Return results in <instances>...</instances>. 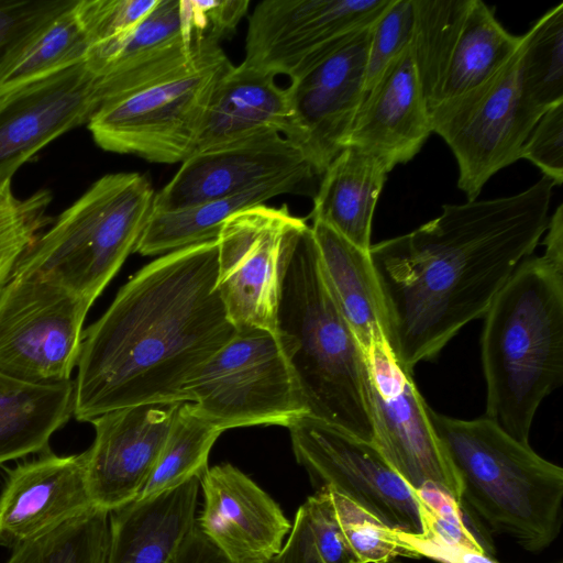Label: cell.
I'll return each mask as SVG.
<instances>
[{
    "instance_id": "obj_1",
    "label": "cell",
    "mask_w": 563,
    "mask_h": 563,
    "mask_svg": "<svg viewBox=\"0 0 563 563\" xmlns=\"http://www.w3.org/2000/svg\"><path fill=\"white\" fill-rule=\"evenodd\" d=\"M554 186L543 176L514 196L444 205L418 229L371 245L384 336L404 369L432 361L485 316L545 233Z\"/></svg>"
},
{
    "instance_id": "obj_2",
    "label": "cell",
    "mask_w": 563,
    "mask_h": 563,
    "mask_svg": "<svg viewBox=\"0 0 563 563\" xmlns=\"http://www.w3.org/2000/svg\"><path fill=\"white\" fill-rule=\"evenodd\" d=\"M217 276L216 239L161 255L121 287L84 330L74 379L78 421L188 402L189 384L236 333Z\"/></svg>"
},
{
    "instance_id": "obj_3",
    "label": "cell",
    "mask_w": 563,
    "mask_h": 563,
    "mask_svg": "<svg viewBox=\"0 0 563 563\" xmlns=\"http://www.w3.org/2000/svg\"><path fill=\"white\" fill-rule=\"evenodd\" d=\"M544 252L525 258L484 316L485 418L521 443L541 402L563 382V205L549 219Z\"/></svg>"
},
{
    "instance_id": "obj_4",
    "label": "cell",
    "mask_w": 563,
    "mask_h": 563,
    "mask_svg": "<svg viewBox=\"0 0 563 563\" xmlns=\"http://www.w3.org/2000/svg\"><path fill=\"white\" fill-rule=\"evenodd\" d=\"M276 335L307 416L374 444L366 355L328 284L310 225L284 272Z\"/></svg>"
},
{
    "instance_id": "obj_5",
    "label": "cell",
    "mask_w": 563,
    "mask_h": 563,
    "mask_svg": "<svg viewBox=\"0 0 563 563\" xmlns=\"http://www.w3.org/2000/svg\"><path fill=\"white\" fill-rule=\"evenodd\" d=\"M429 415L460 478L462 508L527 551L549 547L562 525V467L485 417Z\"/></svg>"
},
{
    "instance_id": "obj_6",
    "label": "cell",
    "mask_w": 563,
    "mask_h": 563,
    "mask_svg": "<svg viewBox=\"0 0 563 563\" xmlns=\"http://www.w3.org/2000/svg\"><path fill=\"white\" fill-rule=\"evenodd\" d=\"M154 198L145 174L103 175L36 236L12 275L51 282L91 307L135 252Z\"/></svg>"
},
{
    "instance_id": "obj_7",
    "label": "cell",
    "mask_w": 563,
    "mask_h": 563,
    "mask_svg": "<svg viewBox=\"0 0 563 563\" xmlns=\"http://www.w3.org/2000/svg\"><path fill=\"white\" fill-rule=\"evenodd\" d=\"M233 64L220 44L203 42L169 73L103 100L87 122L103 151L151 163H183L220 79Z\"/></svg>"
},
{
    "instance_id": "obj_8",
    "label": "cell",
    "mask_w": 563,
    "mask_h": 563,
    "mask_svg": "<svg viewBox=\"0 0 563 563\" xmlns=\"http://www.w3.org/2000/svg\"><path fill=\"white\" fill-rule=\"evenodd\" d=\"M188 402L222 432L257 424L291 426L307 416L276 333L236 330L187 388Z\"/></svg>"
},
{
    "instance_id": "obj_9",
    "label": "cell",
    "mask_w": 563,
    "mask_h": 563,
    "mask_svg": "<svg viewBox=\"0 0 563 563\" xmlns=\"http://www.w3.org/2000/svg\"><path fill=\"white\" fill-rule=\"evenodd\" d=\"M297 462L317 489L329 488L406 538L429 537L434 509L371 442L303 416L288 427Z\"/></svg>"
},
{
    "instance_id": "obj_10",
    "label": "cell",
    "mask_w": 563,
    "mask_h": 563,
    "mask_svg": "<svg viewBox=\"0 0 563 563\" xmlns=\"http://www.w3.org/2000/svg\"><path fill=\"white\" fill-rule=\"evenodd\" d=\"M308 227L286 205L250 207L224 222L217 238V289L236 330L276 333L284 272Z\"/></svg>"
},
{
    "instance_id": "obj_11",
    "label": "cell",
    "mask_w": 563,
    "mask_h": 563,
    "mask_svg": "<svg viewBox=\"0 0 563 563\" xmlns=\"http://www.w3.org/2000/svg\"><path fill=\"white\" fill-rule=\"evenodd\" d=\"M89 309L51 282L12 275L0 290V372L33 383L73 380Z\"/></svg>"
},
{
    "instance_id": "obj_12",
    "label": "cell",
    "mask_w": 563,
    "mask_h": 563,
    "mask_svg": "<svg viewBox=\"0 0 563 563\" xmlns=\"http://www.w3.org/2000/svg\"><path fill=\"white\" fill-rule=\"evenodd\" d=\"M523 40V37H522ZM521 46L485 85L463 99L432 109V132L452 150L457 187L476 200L498 170L520 159V151L540 115L523 102L518 69Z\"/></svg>"
},
{
    "instance_id": "obj_13",
    "label": "cell",
    "mask_w": 563,
    "mask_h": 563,
    "mask_svg": "<svg viewBox=\"0 0 563 563\" xmlns=\"http://www.w3.org/2000/svg\"><path fill=\"white\" fill-rule=\"evenodd\" d=\"M372 382L374 445L415 490H437L462 508V487L430 420L412 373L395 360L385 339L365 353Z\"/></svg>"
},
{
    "instance_id": "obj_14",
    "label": "cell",
    "mask_w": 563,
    "mask_h": 563,
    "mask_svg": "<svg viewBox=\"0 0 563 563\" xmlns=\"http://www.w3.org/2000/svg\"><path fill=\"white\" fill-rule=\"evenodd\" d=\"M391 0H263L253 9L242 64L294 80L371 26Z\"/></svg>"
},
{
    "instance_id": "obj_15",
    "label": "cell",
    "mask_w": 563,
    "mask_h": 563,
    "mask_svg": "<svg viewBox=\"0 0 563 563\" xmlns=\"http://www.w3.org/2000/svg\"><path fill=\"white\" fill-rule=\"evenodd\" d=\"M372 25L290 80L287 87L292 109L290 141L320 178L345 147L363 100Z\"/></svg>"
},
{
    "instance_id": "obj_16",
    "label": "cell",
    "mask_w": 563,
    "mask_h": 563,
    "mask_svg": "<svg viewBox=\"0 0 563 563\" xmlns=\"http://www.w3.org/2000/svg\"><path fill=\"white\" fill-rule=\"evenodd\" d=\"M179 405L132 406L90 421L95 439L85 451V461L87 486L95 508L110 512L140 496L158 461Z\"/></svg>"
},
{
    "instance_id": "obj_17",
    "label": "cell",
    "mask_w": 563,
    "mask_h": 563,
    "mask_svg": "<svg viewBox=\"0 0 563 563\" xmlns=\"http://www.w3.org/2000/svg\"><path fill=\"white\" fill-rule=\"evenodd\" d=\"M312 170L301 150L280 133L255 135L192 153L155 192L153 211L168 212L230 197L276 177Z\"/></svg>"
},
{
    "instance_id": "obj_18",
    "label": "cell",
    "mask_w": 563,
    "mask_h": 563,
    "mask_svg": "<svg viewBox=\"0 0 563 563\" xmlns=\"http://www.w3.org/2000/svg\"><path fill=\"white\" fill-rule=\"evenodd\" d=\"M201 532L233 563H268L279 554L291 523L279 505L238 467L224 463L200 478Z\"/></svg>"
},
{
    "instance_id": "obj_19",
    "label": "cell",
    "mask_w": 563,
    "mask_h": 563,
    "mask_svg": "<svg viewBox=\"0 0 563 563\" xmlns=\"http://www.w3.org/2000/svg\"><path fill=\"white\" fill-rule=\"evenodd\" d=\"M99 104L97 78L84 63L12 99L0 112V183L47 144L87 123Z\"/></svg>"
},
{
    "instance_id": "obj_20",
    "label": "cell",
    "mask_w": 563,
    "mask_h": 563,
    "mask_svg": "<svg viewBox=\"0 0 563 563\" xmlns=\"http://www.w3.org/2000/svg\"><path fill=\"white\" fill-rule=\"evenodd\" d=\"M201 43L189 26L184 0H159L131 30L90 45L84 64L97 78L101 103L183 65Z\"/></svg>"
},
{
    "instance_id": "obj_21",
    "label": "cell",
    "mask_w": 563,
    "mask_h": 563,
    "mask_svg": "<svg viewBox=\"0 0 563 563\" xmlns=\"http://www.w3.org/2000/svg\"><path fill=\"white\" fill-rule=\"evenodd\" d=\"M95 509L85 452L20 464L0 495V542L16 548Z\"/></svg>"
},
{
    "instance_id": "obj_22",
    "label": "cell",
    "mask_w": 563,
    "mask_h": 563,
    "mask_svg": "<svg viewBox=\"0 0 563 563\" xmlns=\"http://www.w3.org/2000/svg\"><path fill=\"white\" fill-rule=\"evenodd\" d=\"M432 133L410 44L367 91L346 140L384 161L390 169L409 162Z\"/></svg>"
},
{
    "instance_id": "obj_23",
    "label": "cell",
    "mask_w": 563,
    "mask_h": 563,
    "mask_svg": "<svg viewBox=\"0 0 563 563\" xmlns=\"http://www.w3.org/2000/svg\"><path fill=\"white\" fill-rule=\"evenodd\" d=\"M200 477L109 512L106 563H170L196 529Z\"/></svg>"
},
{
    "instance_id": "obj_24",
    "label": "cell",
    "mask_w": 563,
    "mask_h": 563,
    "mask_svg": "<svg viewBox=\"0 0 563 563\" xmlns=\"http://www.w3.org/2000/svg\"><path fill=\"white\" fill-rule=\"evenodd\" d=\"M275 77L242 63L233 65L213 91L195 152L272 132L290 140L289 92L276 84Z\"/></svg>"
},
{
    "instance_id": "obj_25",
    "label": "cell",
    "mask_w": 563,
    "mask_h": 563,
    "mask_svg": "<svg viewBox=\"0 0 563 563\" xmlns=\"http://www.w3.org/2000/svg\"><path fill=\"white\" fill-rule=\"evenodd\" d=\"M74 1H54L3 48L0 102L84 63L89 44L73 11Z\"/></svg>"
},
{
    "instance_id": "obj_26",
    "label": "cell",
    "mask_w": 563,
    "mask_h": 563,
    "mask_svg": "<svg viewBox=\"0 0 563 563\" xmlns=\"http://www.w3.org/2000/svg\"><path fill=\"white\" fill-rule=\"evenodd\" d=\"M390 170L380 158L344 147L322 174L309 218L368 252L375 206Z\"/></svg>"
},
{
    "instance_id": "obj_27",
    "label": "cell",
    "mask_w": 563,
    "mask_h": 563,
    "mask_svg": "<svg viewBox=\"0 0 563 563\" xmlns=\"http://www.w3.org/2000/svg\"><path fill=\"white\" fill-rule=\"evenodd\" d=\"M320 177L312 170L286 174L238 195L201 202L188 208L152 213L135 252L144 256L164 255L194 244L216 240L224 222L236 212L264 205L286 194H312Z\"/></svg>"
},
{
    "instance_id": "obj_28",
    "label": "cell",
    "mask_w": 563,
    "mask_h": 563,
    "mask_svg": "<svg viewBox=\"0 0 563 563\" xmlns=\"http://www.w3.org/2000/svg\"><path fill=\"white\" fill-rule=\"evenodd\" d=\"M74 380L43 384L0 372V464L43 451L74 416Z\"/></svg>"
},
{
    "instance_id": "obj_29",
    "label": "cell",
    "mask_w": 563,
    "mask_h": 563,
    "mask_svg": "<svg viewBox=\"0 0 563 563\" xmlns=\"http://www.w3.org/2000/svg\"><path fill=\"white\" fill-rule=\"evenodd\" d=\"M310 228L328 284L366 353L375 341L385 339L382 300L369 254L320 221H312Z\"/></svg>"
},
{
    "instance_id": "obj_30",
    "label": "cell",
    "mask_w": 563,
    "mask_h": 563,
    "mask_svg": "<svg viewBox=\"0 0 563 563\" xmlns=\"http://www.w3.org/2000/svg\"><path fill=\"white\" fill-rule=\"evenodd\" d=\"M521 43L522 35L507 32L486 3L472 0L429 112L456 102L485 85L518 52Z\"/></svg>"
},
{
    "instance_id": "obj_31",
    "label": "cell",
    "mask_w": 563,
    "mask_h": 563,
    "mask_svg": "<svg viewBox=\"0 0 563 563\" xmlns=\"http://www.w3.org/2000/svg\"><path fill=\"white\" fill-rule=\"evenodd\" d=\"M518 81L525 104L542 115L563 102V3L522 35Z\"/></svg>"
},
{
    "instance_id": "obj_32",
    "label": "cell",
    "mask_w": 563,
    "mask_h": 563,
    "mask_svg": "<svg viewBox=\"0 0 563 563\" xmlns=\"http://www.w3.org/2000/svg\"><path fill=\"white\" fill-rule=\"evenodd\" d=\"M472 0H412L411 52L419 81L433 104Z\"/></svg>"
},
{
    "instance_id": "obj_33",
    "label": "cell",
    "mask_w": 563,
    "mask_h": 563,
    "mask_svg": "<svg viewBox=\"0 0 563 563\" xmlns=\"http://www.w3.org/2000/svg\"><path fill=\"white\" fill-rule=\"evenodd\" d=\"M275 562L363 563L338 516L331 489H317L298 508Z\"/></svg>"
},
{
    "instance_id": "obj_34",
    "label": "cell",
    "mask_w": 563,
    "mask_h": 563,
    "mask_svg": "<svg viewBox=\"0 0 563 563\" xmlns=\"http://www.w3.org/2000/svg\"><path fill=\"white\" fill-rule=\"evenodd\" d=\"M222 431L201 417L192 402L179 405L158 461L137 498L174 488L208 467L209 453Z\"/></svg>"
},
{
    "instance_id": "obj_35",
    "label": "cell",
    "mask_w": 563,
    "mask_h": 563,
    "mask_svg": "<svg viewBox=\"0 0 563 563\" xmlns=\"http://www.w3.org/2000/svg\"><path fill=\"white\" fill-rule=\"evenodd\" d=\"M109 512L95 508L16 548L7 563H106Z\"/></svg>"
},
{
    "instance_id": "obj_36",
    "label": "cell",
    "mask_w": 563,
    "mask_h": 563,
    "mask_svg": "<svg viewBox=\"0 0 563 563\" xmlns=\"http://www.w3.org/2000/svg\"><path fill=\"white\" fill-rule=\"evenodd\" d=\"M11 180L0 183V290L29 246L49 223L51 192L43 189L20 199L12 190Z\"/></svg>"
},
{
    "instance_id": "obj_37",
    "label": "cell",
    "mask_w": 563,
    "mask_h": 563,
    "mask_svg": "<svg viewBox=\"0 0 563 563\" xmlns=\"http://www.w3.org/2000/svg\"><path fill=\"white\" fill-rule=\"evenodd\" d=\"M412 32V0H391L372 25L364 95L374 87L393 60L411 43Z\"/></svg>"
},
{
    "instance_id": "obj_38",
    "label": "cell",
    "mask_w": 563,
    "mask_h": 563,
    "mask_svg": "<svg viewBox=\"0 0 563 563\" xmlns=\"http://www.w3.org/2000/svg\"><path fill=\"white\" fill-rule=\"evenodd\" d=\"M159 0H80L73 11L89 44L120 35L143 21Z\"/></svg>"
},
{
    "instance_id": "obj_39",
    "label": "cell",
    "mask_w": 563,
    "mask_h": 563,
    "mask_svg": "<svg viewBox=\"0 0 563 563\" xmlns=\"http://www.w3.org/2000/svg\"><path fill=\"white\" fill-rule=\"evenodd\" d=\"M520 158L530 161L555 185H562L563 102L541 115L521 147Z\"/></svg>"
},
{
    "instance_id": "obj_40",
    "label": "cell",
    "mask_w": 563,
    "mask_h": 563,
    "mask_svg": "<svg viewBox=\"0 0 563 563\" xmlns=\"http://www.w3.org/2000/svg\"><path fill=\"white\" fill-rule=\"evenodd\" d=\"M187 20L200 42L220 44L234 35L246 15L249 0H184Z\"/></svg>"
},
{
    "instance_id": "obj_41",
    "label": "cell",
    "mask_w": 563,
    "mask_h": 563,
    "mask_svg": "<svg viewBox=\"0 0 563 563\" xmlns=\"http://www.w3.org/2000/svg\"><path fill=\"white\" fill-rule=\"evenodd\" d=\"M53 2L0 1V49Z\"/></svg>"
},
{
    "instance_id": "obj_42",
    "label": "cell",
    "mask_w": 563,
    "mask_h": 563,
    "mask_svg": "<svg viewBox=\"0 0 563 563\" xmlns=\"http://www.w3.org/2000/svg\"><path fill=\"white\" fill-rule=\"evenodd\" d=\"M170 563H233L201 532L199 527L187 537ZM268 563H276L275 560Z\"/></svg>"
},
{
    "instance_id": "obj_43",
    "label": "cell",
    "mask_w": 563,
    "mask_h": 563,
    "mask_svg": "<svg viewBox=\"0 0 563 563\" xmlns=\"http://www.w3.org/2000/svg\"><path fill=\"white\" fill-rule=\"evenodd\" d=\"M11 101V100H10ZM10 101H4V102H0V112L2 111V109L10 102Z\"/></svg>"
},
{
    "instance_id": "obj_44",
    "label": "cell",
    "mask_w": 563,
    "mask_h": 563,
    "mask_svg": "<svg viewBox=\"0 0 563 563\" xmlns=\"http://www.w3.org/2000/svg\"><path fill=\"white\" fill-rule=\"evenodd\" d=\"M384 563H402L401 561L397 560V559H391L387 562H384Z\"/></svg>"
}]
</instances>
